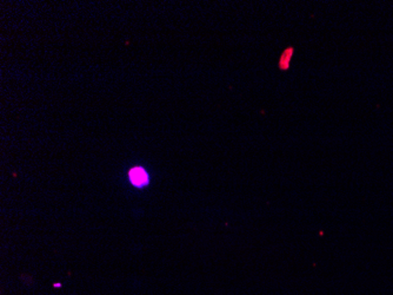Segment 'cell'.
<instances>
[{"label": "cell", "mask_w": 393, "mask_h": 295, "mask_svg": "<svg viewBox=\"0 0 393 295\" xmlns=\"http://www.w3.org/2000/svg\"><path fill=\"white\" fill-rule=\"evenodd\" d=\"M130 180L135 186H144L149 182V176L147 172L140 166H137L130 170Z\"/></svg>", "instance_id": "cell-1"}]
</instances>
